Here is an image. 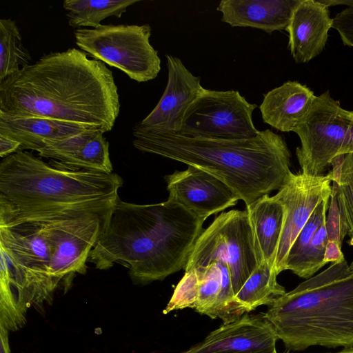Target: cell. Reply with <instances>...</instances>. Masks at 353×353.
I'll use <instances>...</instances> for the list:
<instances>
[{
	"label": "cell",
	"mask_w": 353,
	"mask_h": 353,
	"mask_svg": "<svg viewBox=\"0 0 353 353\" xmlns=\"http://www.w3.org/2000/svg\"><path fill=\"white\" fill-rule=\"evenodd\" d=\"M75 48L43 54L0 81V112L112 130L121 104L112 72Z\"/></svg>",
	"instance_id": "obj_1"
},
{
	"label": "cell",
	"mask_w": 353,
	"mask_h": 353,
	"mask_svg": "<svg viewBox=\"0 0 353 353\" xmlns=\"http://www.w3.org/2000/svg\"><path fill=\"white\" fill-rule=\"evenodd\" d=\"M203 222L168 200L141 205L119 199L88 261L99 270L121 264L135 284L162 281L185 269Z\"/></svg>",
	"instance_id": "obj_2"
},
{
	"label": "cell",
	"mask_w": 353,
	"mask_h": 353,
	"mask_svg": "<svg viewBox=\"0 0 353 353\" xmlns=\"http://www.w3.org/2000/svg\"><path fill=\"white\" fill-rule=\"evenodd\" d=\"M123 183L116 173L63 168L18 150L0 163V225L110 216Z\"/></svg>",
	"instance_id": "obj_3"
},
{
	"label": "cell",
	"mask_w": 353,
	"mask_h": 353,
	"mask_svg": "<svg viewBox=\"0 0 353 353\" xmlns=\"http://www.w3.org/2000/svg\"><path fill=\"white\" fill-rule=\"evenodd\" d=\"M138 150L179 161L214 175L248 206L279 190L292 173L283 137L270 129L245 139L190 138L174 133L132 132Z\"/></svg>",
	"instance_id": "obj_4"
},
{
	"label": "cell",
	"mask_w": 353,
	"mask_h": 353,
	"mask_svg": "<svg viewBox=\"0 0 353 353\" xmlns=\"http://www.w3.org/2000/svg\"><path fill=\"white\" fill-rule=\"evenodd\" d=\"M290 350L353 347V272L343 259L285 292L263 314Z\"/></svg>",
	"instance_id": "obj_5"
},
{
	"label": "cell",
	"mask_w": 353,
	"mask_h": 353,
	"mask_svg": "<svg viewBox=\"0 0 353 353\" xmlns=\"http://www.w3.org/2000/svg\"><path fill=\"white\" fill-rule=\"evenodd\" d=\"M63 219L0 225V324L8 330L23 327L31 306L52 301L57 287L51 272Z\"/></svg>",
	"instance_id": "obj_6"
},
{
	"label": "cell",
	"mask_w": 353,
	"mask_h": 353,
	"mask_svg": "<svg viewBox=\"0 0 353 353\" xmlns=\"http://www.w3.org/2000/svg\"><path fill=\"white\" fill-rule=\"evenodd\" d=\"M214 261L227 264L234 296L263 262L247 210H232L216 216L196 240L184 270L205 267Z\"/></svg>",
	"instance_id": "obj_7"
},
{
	"label": "cell",
	"mask_w": 353,
	"mask_h": 353,
	"mask_svg": "<svg viewBox=\"0 0 353 353\" xmlns=\"http://www.w3.org/2000/svg\"><path fill=\"white\" fill-rule=\"evenodd\" d=\"M294 132L301 140L296 157L307 176H322L335 158L353 153V111L343 109L328 90L316 96Z\"/></svg>",
	"instance_id": "obj_8"
},
{
	"label": "cell",
	"mask_w": 353,
	"mask_h": 353,
	"mask_svg": "<svg viewBox=\"0 0 353 353\" xmlns=\"http://www.w3.org/2000/svg\"><path fill=\"white\" fill-rule=\"evenodd\" d=\"M151 32L148 23L102 24L76 29L74 35L82 51L141 83L155 79L161 70L158 52L150 43Z\"/></svg>",
	"instance_id": "obj_9"
},
{
	"label": "cell",
	"mask_w": 353,
	"mask_h": 353,
	"mask_svg": "<svg viewBox=\"0 0 353 353\" xmlns=\"http://www.w3.org/2000/svg\"><path fill=\"white\" fill-rule=\"evenodd\" d=\"M256 107L237 90L203 88L185 112L178 134L208 139L254 137L260 132L252 121V112Z\"/></svg>",
	"instance_id": "obj_10"
},
{
	"label": "cell",
	"mask_w": 353,
	"mask_h": 353,
	"mask_svg": "<svg viewBox=\"0 0 353 353\" xmlns=\"http://www.w3.org/2000/svg\"><path fill=\"white\" fill-rule=\"evenodd\" d=\"M334 175L290 174L275 194L285 208V217L274 262L277 274L285 270L289 251L316 206L331 196Z\"/></svg>",
	"instance_id": "obj_11"
},
{
	"label": "cell",
	"mask_w": 353,
	"mask_h": 353,
	"mask_svg": "<svg viewBox=\"0 0 353 353\" xmlns=\"http://www.w3.org/2000/svg\"><path fill=\"white\" fill-rule=\"evenodd\" d=\"M165 57L168 76L164 92L152 112L134 125L132 132L178 134L185 112L203 90L200 77L179 58L170 54Z\"/></svg>",
	"instance_id": "obj_12"
},
{
	"label": "cell",
	"mask_w": 353,
	"mask_h": 353,
	"mask_svg": "<svg viewBox=\"0 0 353 353\" xmlns=\"http://www.w3.org/2000/svg\"><path fill=\"white\" fill-rule=\"evenodd\" d=\"M168 200L205 220L212 214L235 205L236 193L223 181L201 168L188 165L183 171L165 176Z\"/></svg>",
	"instance_id": "obj_13"
},
{
	"label": "cell",
	"mask_w": 353,
	"mask_h": 353,
	"mask_svg": "<svg viewBox=\"0 0 353 353\" xmlns=\"http://www.w3.org/2000/svg\"><path fill=\"white\" fill-rule=\"evenodd\" d=\"M279 337L263 316L243 314L181 353H271Z\"/></svg>",
	"instance_id": "obj_14"
},
{
	"label": "cell",
	"mask_w": 353,
	"mask_h": 353,
	"mask_svg": "<svg viewBox=\"0 0 353 353\" xmlns=\"http://www.w3.org/2000/svg\"><path fill=\"white\" fill-rule=\"evenodd\" d=\"M100 130L46 143L38 154L53 165L73 170L112 173L109 143Z\"/></svg>",
	"instance_id": "obj_15"
},
{
	"label": "cell",
	"mask_w": 353,
	"mask_h": 353,
	"mask_svg": "<svg viewBox=\"0 0 353 353\" xmlns=\"http://www.w3.org/2000/svg\"><path fill=\"white\" fill-rule=\"evenodd\" d=\"M333 19L320 0H301L293 10L285 30L288 48L296 63H306L324 50Z\"/></svg>",
	"instance_id": "obj_16"
},
{
	"label": "cell",
	"mask_w": 353,
	"mask_h": 353,
	"mask_svg": "<svg viewBox=\"0 0 353 353\" xmlns=\"http://www.w3.org/2000/svg\"><path fill=\"white\" fill-rule=\"evenodd\" d=\"M301 0H221L217 11L232 27H250L271 34L285 30Z\"/></svg>",
	"instance_id": "obj_17"
},
{
	"label": "cell",
	"mask_w": 353,
	"mask_h": 353,
	"mask_svg": "<svg viewBox=\"0 0 353 353\" xmlns=\"http://www.w3.org/2000/svg\"><path fill=\"white\" fill-rule=\"evenodd\" d=\"M316 96L305 85L288 81L264 94L259 106L264 123L281 132L294 131Z\"/></svg>",
	"instance_id": "obj_18"
},
{
	"label": "cell",
	"mask_w": 353,
	"mask_h": 353,
	"mask_svg": "<svg viewBox=\"0 0 353 353\" xmlns=\"http://www.w3.org/2000/svg\"><path fill=\"white\" fill-rule=\"evenodd\" d=\"M90 130H101L90 125L37 117H16L0 112V134L19 141V150L38 152L48 141L63 139Z\"/></svg>",
	"instance_id": "obj_19"
},
{
	"label": "cell",
	"mask_w": 353,
	"mask_h": 353,
	"mask_svg": "<svg viewBox=\"0 0 353 353\" xmlns=\"http://www.w3.org/2000/svg\"><path fill=\"white\" fill-rule=\"evenodd\" d=\"M246 210L262 261L274 268L285 217L284 205L276 195L266 194L246 206Z\"/></svg>",
	"instance_id": "obj_20"
},
{
	"label": "cell",
	"mask_w": 353,
	"mask_h": 353,
	"mask_svg": "<svg viewBox=\"0 0 353 353\" xmlns=\"http://www.w3.org/2000/svg\"><path fill=\"white\" fill-rule=\"evenodd\" d=\"M274 268L263 261L252 272L234 296V301L243 313L261 305H272L286 292L276 279Z\"/></svg>",
	"instance_id": "obj_21"
},
{
	"label": "cell",
	"mask_w": 353,
	"mask_h": 353,
	"mask_svg": "<svg viewBox=\"0 0 353 353\" xmlns=\"http://www.w3.org/2000/svg\"><path fill=\"white\" fill-rule=\"evenodd\" d=\"M137 2V0H65L63 6L68 11L66 17L70 26L77 29L96 28L108 17H121L129 6Z\"/></svg>",
	"instance_id": "obj_22"
},
{
	"label": "cell",
	"mask_w": 353,
	"mask_h": 353,
	"mask_svg": "<svg viewBox=\"0 0 353 353\" xmlns=\"http://www.w3.org/2000/svg\"><path fill=\"white\" fill-rule=\"evenodd\" d=\"M32 63L30 52L22 43L16 22L0 19V81L16 73Z\"/></svg>",
	"instance_id": "obj_23"
},
{
	"label": "cell",
	"mask_w": 353,
	"mask_h": 353,
	"mask_svg": "<svg viewBox=\"0 0 353 353\" xmlns=\"http://www.w3.org/2000/svg\"><path fill=\"white\" fill-rule=\"evenodd\" d=\"M327 242L325 222L316 232L310 242L296 256L286 261L285 270H290L301 278H310L326 265L324 258Z\"/></svg>",
	"instance_id": "obj_24"
},
{
	"label": "cell",
	"mask_w": 353,
	"mask_h": 353,
	"mask_svg": "<svg viewBox=\"0 0 353 353\" xmlns=\"http://www.w3.org/2000/svg\"><path fill=\"white\" fill-rule=\"evenodd\" d=\"M199 277L196 268L185 271L176 286L172 296L163 313L190 307L194 308L199 296Z\"/></svg>",
	"instance_id": "obj_25"
},
{
	"label": "cell",
	"mask_w": 353,
	"mask_h": 353,
	"mask_svg": "<svg viewBox=\"0 0 353 353\" xmlns=\"http://www.w3.org/2000/svg\"><path fill=\"white\" fill-rule=\"evenodd\" d=\"M330 198L336 201L343 234L350 236L353 245V187L333 181Z\"/></svg>",
	"instance_id": "obj_26"
},
{
	"label": "cell",
	"mask_w": 353,
	"mask_h": 353,
	"mask_svg": "<svg viewBox=\"0 0 353 353\" xmlns=\"http://www.w3.org/2000/svg\"><path fill=\"white\" fill-rule=\"evenodd\" d=\"M330 199V196L323 199L314 209L292 244L287 260L296 256L310 242L320 226L325 222Z\"/></svg>",
	"instance_id": "obj_27"
},
{
	"label": "cell",
	"mask_w": 353,
	"mask_h": 353,
	"mask_svg": "<svg viewBox=\"0 0 353 353\" xmlns=\"http://www.w3.org/2000/svg\"><path fill=\"white\" fill-rule=\"evenodd\" d=\"M332 28L337 30L345 46L353 47V6L336 14Z\"/></svg>",
	"instance_id": "obj_28"
},
{
	"label": "cell",
	"mask_w": 353,
	"mask_h": 353,
	"mask_svg": "<svg viewBox=\"0 0 353 353\" xmlns=\"http://www.w3.org/2000/svg\"><path fill=\"white\" fill-rule=\"evenodd\" d=\"M332 165L333 181L353 187V153L337 157L332 161Z\"/></svg>",
	"instance_id": "obj_29"
},
{
	"label": "cell",
	"mask_w": 353,
	"mask_h": 353,
	"mask_svg": "<svg viewBox=\"0 0 353 353\" xmlns=\"http://www.w3.org/2000/svg\"><path fill=\"white\" fill-rule=\"evenodd\" d=\"M341 245L334 241H329L327 243L324 261L327 264L328 263H335L344 259L341 250Z\"/></svg>",
	"instance_id": "obj_30"
},
{
	"label": "cell",
	"mask_w": 353,
	"mask_h": 353,
	"mask_svg": "<svg viewBox=\"0 0 353 353\" xmlns=\"http://www.w3.org/2000/svg\"><path fill=\"white\" fill-rule=\"evenodd\" d=\"M21 143L14 139L0 134V157H6L19 150Z\"/></svg>",
	"instance_id": "obj_31"
},
{
	"label": "cell",
	"mask_w": 353,
	"mask_h": 353,
	"mask_svg": "<svg viewBox=\"0 0 353 353\" xmlns=\"http://www.w3.org/2000/svg\"><path fill=\"white\" fill-rule=\"evenodd\" d=\"M0 353H10V348L8 341V330L0 325Z\"/></svg>",
	"instance_id": "obj_32"
},
{
	"label": "cell",
	"mask_w": 353,
	"mask_h": 353,
	"mask_svg": "<svg viewBox=\"0 0 353 353\" xmlns=\"http://www.w3.org/2000/svg\"><path fill=\"white\" fill-rule=\"evenodd\" d=\"M323 3L325 4L327 7L330 6L336 5H345L353 6V0H320Z\"/></svg>",
	"instance_id": "obj_33"
},
{
	"label": "cell",
	"mask_w": 353,
	"mask_h": 353,
	"mask_svg": "<svg viewBox=\"0 0 353 353\" xmlns=\"http://www.w3.org/2000/svg\"><path fill=\"white\" fill-rule=\"evenodd\" d=\"M334 353H353V347H345L343 350Z\"/></svg>",
	"instance_id": "obj_34"
},
{
	"label": "cell",
	"mask_w": 353,
	"mask_h": 353,
	"mask_svg": "<svg viewBox=\"0 0 353 353\" xmlns=\"http://www.w3.org/2000/svg\"><path fill=\"white\" fill-rule=\"evenodd\" d=\"M349 270L353 272V261L349 265Z\"/></svg>",
	"instance_id": "obj_35"
},
{
	"label": "cell",
	"mask_w": 353,
	"mask_h": 353,
	"mask_svg": "<svg viewBox=\"0 0 353 353\" xmlns=\"http://www.w3.org/2000/svg\"><path fill=\"white\" fill-rule=\"evenodd\" d=\"M271 353H278V352H277V351H276V350H274V352H271Z\"/></svg>",
	"instance_id": "obj_36"
}]
</instances>
